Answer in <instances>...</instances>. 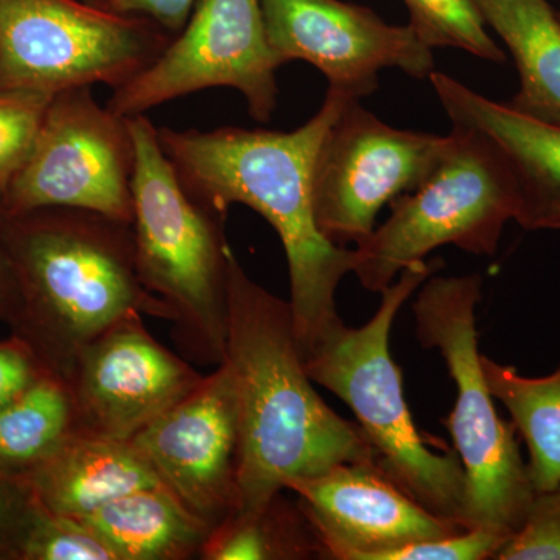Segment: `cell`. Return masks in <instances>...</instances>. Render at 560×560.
Wrapping results in <instances>:
<instances>
[{"label":"cell","mask_w":560,"mask_h":560,"mask_svg":"<svg viewBox=\"0 0 560 560\" xmlns=\"http://www.w3.org/2000/svg\"><path fill=\"white\" fill-rule=\"evenodd\" d=\"M493 399L511 415L528 447V470L536 492L560 482V364L544 377L522 375L514 366L481 355Z\"/></svg>","instance_id":"20"},{"label":"cell","mask_w":560,"mask_h":560,"mask_svg":"<svg viewBox=\"0 0 560 560\" xmlns=\"http://www.w3.org/2000/svg\"><path fill=\"white\" fill-rule=\"evenodd\" d=\"M128 125L135 142L131 226L140 283L164 305L180 352L219 366L230 324L226 219L184 189L145 114L128 117Z\"/></svg>","instance_id":"5"},{"label":"cell","mask_w":560,"mask_h":560,"mask_svg":"<svg viewBox=\"0 0 560 560\" xmlns=\"http://www.w3.org/2000/svg\"><path fill=\"white\" fill-rule=\"evenodd\" d=\"M444 261L420 260L382 291L381 307L361 327H335L304 355L305 370L352 410L374 451L375 467L431 514L467 528V477L458 453L434 451L416 427L400 368L389 350L394 319Z\"/></svg>","instance_id":"4"},{"label":"cell","mask_w":560,"mask_h":560,"mask_svg":"<svg viewBox=\"0 0 560 560\" xmlns=\"http://www.w3.org/2000/svg\"><path fill=\"white\" fill-rule=\"evenodd\" d=\"M508 537L470 528L385 552L381 560H486L495 558Z\"/></svg>","instance_id":"27"},{"label":"cell","mask_w":560,"mask_h":560,"mask_svg":"<svg viewBox=\"0 0 560 560\" xmlns=\"http://www.w3.org/2000/svg\"><path fill=\"white\" fill-rule=\"evenodd\" d=\"M130 442L161 485L210 528L237 510L241 423L224 361Z\"/></svg>","instance_id":"14"},{"label":"cell","mask_w":560,"mask_h":560,"mask_svg":"<svg viewBox=\"0 0 560 560\" xmlns=\"http://www.w3.org/2000/svg\"><path fill=\"white\" fill-rule=\"evenodd\" d=\"M349 98L329 88L318 113L289 132L158 128L165 156L195 200L223 219L231 206H248L278 232L302 355L342 324L337 290L353 268V248L335 245L319 231L313 206L320 142Z\"/></svg>","instance_id":"1"},{"label":"cell","mask_w":560,"mask_h":560,"mask_svg":"<svg viewBox=\"0 0 560 560\" xmlns=\"http://www.w3.org/2000/svg\"><path fill=\"white\" fill-rule=\"evenodd\" d=\"M81 2L91 3V5H95V7L105 5V0H81Z\"/></svg>","instance_id":"32"},{"label":"cell","mask_w":560,"mask_h":560,"mask_svg":"<svg viewBox=\"0 0 560 560\" xmlns=\"http://www.w3.org/2000/svg\"><path fill=\"white\" fill-rule=\"evenodd\" d=\"M156 22L81 0H0V88L124 86L167 49Z\"/></svg>","instance_id":"8"},{"label":"cell","mask_w":560,"mask_h":560,"mask_svg":"<svg viewBox=\"0 0 560 560\" xmlns=\"http://www.w3.org/2000/svg\"><path fill=\"white\" fill-rule=\"evenodd\" d=\"M32 508V497L24 486L0 474V544L11 547V551L27 525Z\"/></svg>","instance_id":"30"},{"label":"cell","mask_w":560,"mask_h":560,"mask_svg":"<svg viewBox=\"0 0 560 560\" xmlns=\"http://www.w3.org/2000/svg\"><path fill=\"white\" fill-rule=\"evenodd\" d=\"M195 2L197 0H105L103 9L147 18L164 31L178 35L189 21Z\"/></svg>","instance_id":"29"},{"label":"cell","mask_w":560,"mask_h":560,"mask_svg":"<svg viewBox=\"0 0 560 560\" xmlns=\"http://www.w3.org/2000/svg\"><path fill=\"white\" fill-rule=\"evenodd\" d=\"M226 357L241 423L235 512L265 510L291 481L340 464H375L359 423L341 418L313 388L290 301L228 260Z\"/></svg>","instance_id":"2"},{"label":"cell","mask_w":560,"mask_h":560,"mask_svg":"<svg viewBox=\"0 0 560 560\" xmlns=\"http://www.w3.org/2000/svg\"><path fill=\"white\" fill-rule=\"evenodd\" d=\"M429 79L452 127L480 132L511 165L521 194L515 221L528 231H560V125L490 101L436 70Z\"/></svg>","instance_id":"16"},{"label":"cell","mask_w":560,"mask_h":560,"mask_svg":"<svg viewBox=\"0 0 560 560\" xmlns=\"http://www.w3.org/2000/svg\"><path fill=\"white\" fill-rule=\"evenodd\" d=\"M14 311H16V289H14L5 250L0 242V316L9 315L13 318Z\"/></svg>","instance_id":"31"},{"label":"cell","mask_w":560,"mask_h":560,"mask_svg":"<svg viewBox=\"0 0 560 560\" xmlns=\"http://www.w3.org/2000/svg\"><path fill=\"white\" fill-rule=\"evenodd\" d=\"M410 27L430 47H453L481 60L506 61V55L489 35L474 0H404Z\"/></svg>","instance_id":"23"},{"label":"cell","mask_w":560,"mask_h":560,"mask_svg":"<svg viewBox=\"0 0 560 560\" xmlns=\"http://www.w3.org/2000/svg\"><path fill=\"white\" fill-rule=\"evenodd\" d=\"M287 490L296 493L320 558L381 560L405 545L463 530L420 506L375 464H340L291 481Z\"/></svg>","instance_id":"15"},{"label":"cell","mask_w":560,"mask_h":560,"mask_svg":"<svg viewBox=\"0 0 560 560\" xmlns=\"http://www.w3.org/2000/svg\"><path fill=\"white\" fill-rule=\"evenodd\" d=\"M13 555L27 560H119L116 551L84 523L51 514L35 500Z\"/></svg>","instance_id":"24"},{"label":"cell","mask_w":560,"mask_h":560,"mask_svg":"<svg viewBox=\"0 0 560 560\" xmlns=\"http://www.w3.org/2000/svg\"><path fill=\"white\" fill-rule=\"evenodd\" d=\"M478 275H433L412 302L422 348L438 349L456 385L455 408L445 425L467 477V528L508 537L521 528L536 490L522 458L517 430L500 418L486 383L478 349Z\"/></svg>","instance_id":"6"},{"label":"cell","mask_w":560,"mask_h":560,"mask_svg":"<svg viewBox=\"0 0 560 560\" xmlns=\"http://www.w3.org/2000/svg\"><path fill=\"white\" fill-rule=\"evenodd\" d=\"M318 556L315 533L300 506H290L279 493L265 510L234 512L202 547V560H296Z\"/></svg>","instance_id":"22"},{"label":"cell","mask_w":560,"mask_h":560,"mask_svg":"<svg viewBox=\"0 0 560 560\" xmlns=\"http://www.w3.org/2000/svg\"><path fill=\"white\" fill-rule=\"evenodd\" d=\"M280 66L261 0H197L167 49L114 90L106 108L128 119L194 92L232 88L245 98L249 116L267 124L278 106Z\"/></svg>","instance_id":"10"},{"label":"cell","mask_w":560,"mask_h":560,"mask_svg":"<svg viewBox=\"0 0 560 560\" xmlns=\"http://www.w3.org/2000/svg\"><path fill=\"white\" fill-rule=\"evenodd\" d=\"M202 378L131 313L81 350L66 375L75 434L130 442Z\"/></svg>","instance_id":"12"},{"label":"cell","mask_w":560,"mask_h":560,"mask_svg":"<svg viewBox=\"0 0 560 560\" xmlns=\"http://www.w3.org/2000/svg\"><path fill=\"white\" fill-rule=\"evenodd\" d=\"M510 49L521 90L510 102L526 116L560 125V16L548 0H474Z\"/></svg>","instance_id":"19"},{"label":"cell","mask_w":560,"mask_h":560,"mask_svg":"<svg viewBox=\"0 0 560 560\" xmlns=\"http://www.w3.org/2000/svg\"><path fill=\"white\" fill-rule=\"evenodd\" d=\"M0 242L16 289L13 318L40 366L65 381L81 350L117 320L142 313L167 320L136 270L125 221L91 210L2 212Z\"/></svg>","instance_id":"3"},{"label":"cell","mask_w":560,"mask_h":560,"mask_svg":"<svg viewBox=\"0 0 560 560\" xmlns=\"http://www.w3.org/2000/svg\"><path fill=\"white\" fill-rule=\"evenodd\" d=\"M559 16H560V13H559Z\"/></svg>","instance_id":"33"},{"label":"cell","mask_w":560,"mask_h":560,"mask_svg":"<svg viewBox=\"0 0 560 560\" xmlns=\"http://www.w3.org/2000/svg\"><path fill=\"white\" fill-rule=\"evenodd\" d=\"M54 97L0 88V198L31 158Z\"/></svg>","instance_id":"25"},{"label":"cell","mask_w":560,"mask_h":560,"mask_svg":"<svg viewBox=\"0 0 560 560\" xmlns=\"http://www.w3.org/2000/svg\"><path fill=\"white\" fill-rule=\"evenodd\" d=\"M447 143L448 136L390 127L349 98L324 136L313 168L319 231L341 248L366 241L383 206L418 189Z\"/></svg>","instance_id":"11"},{"label":"cell","mask_w":560,"mask_h":560,"mask_svg":"<svg viewBox=\"0 0 560 560\" xmlns=\"http://www.w3.org/2000/svg\"><path fill=\"white\" fill-rule=\"evenodd\" d=\"M495 560H560V482L534 493L521 528L497 552Z\"/></svg>","instance_id":"26"},{"label":"cell","mask_w":560,"mask_h":560,"mask_svg":"<svg viewBox=\"0 0 560 560\" xmlns=\"http://www.w3.org/2000/svg\"><path fill=\"white\" fill-rule=\"evenodd\" d=\"M91 88L55 95L31 158L0 198L3 213L81 209L132 223L130 125L98 105Z\"/></svg>","instance_id":"9"},{"label":"cell","mask_w":560,"mask_h":560,"mask_svg":"<svg viewBox=\"0 0 560 560\" xmlns=\"http://www.w3.org/2000/svg\"><path fill=\"white\" fill-rule=\"evenodd\" d=\"M47 372L21 340L0 345V408L16 399Z\"/></svg>","instance_id":"28"},{"label":"cell","mask_w":560,"mask_h":560,"mask_svg":"<svg viewBox=\"0 0 560 560\" xmlns=\"http://www.w3.org/2000/svg\"><path fill=\"white\" fill-rule=\"evenodd\" d=\"M389 206V219L353 248L352 272L372 293L388 289L405 268L441 246L493 256L504 226L517 217L521 194L490 140L453 127L434 171Z\"/></svg>","instance_id":"7"},{"label":"cell","mask_w":560,"mask_h":560,"mask_svg":"<svg viewBox=\"0 0 560 560\" xmlns=\"http://www.w3.org/2000/svg\"><path fill=\"white\" fill-rule=\"evenodd\" d=\"M75 434L68 385L44 372L0 408V474L21 480Z\"/></svg>","instance_id":"21"},{"label":"cell","mask_w":560,"mask_h":560,"mask_svg":"<svg viewBox=\"0 0 560 560\" xmlns=\"http://www.w3.org/2000/svg\"><path fill=\"white\" fill-rule=\"evenodd\" d=\"M265 28L280 61L311 62L330 90L361 98L378 86L383 69L412 79L434 72L433 54L410 25L386 24L364 7L341 0H261Z\"/></svg>","instance_id":"13"},{"label":"cell","mask_w":560,"mask_h":560,"mask_svg":"<svg viewBox=\"0 0 560 560\" xmlns=\"http://www.w3.org/2000/svg\"><path fill=\"white\" fill-rule=\"evenodd\" d=\"M75 521L98 534L119 560L200 558L212 530L164 486L135 490Z\"/></svg>","instance_id":"18"},{"label":"cell","mask_w":560,"mask_h":560,"mask_svg":"<svg viewBox=\"0 0 560 560\" xmlns=\"http://www.w3.org/2000/svg\"><path fill=\"white\" fill-rule=\"evenodd\" d=\"M39 506L81 518L109 501L162 486L131 442L72 434L57 452L18 480Z\"/></svg>","instance_id":"17"}]
</instances>
